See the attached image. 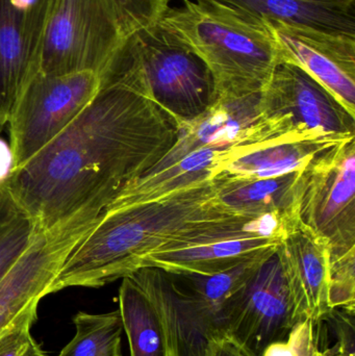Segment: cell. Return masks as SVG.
<instances>
[{
	"label": "cell",
	"instance_id": "cell-7",
	"mask_svg": "<svg viewBox=\"0 0 355 356\" xmlns=\"http://www.w3.org/2000/svg\"><path fill=\"white\" fill-rule=\"evenodd\" d=\"M258 112L275 139L355 137V116L320 83L296 65L281 63L258 100Z\"/></svg>",
	"mask_w": 355,
	"mask_h": 356
},
{
	"label": "cell",
	"instance_id": "cell-24",
	"mask_svg": "<svg viewBox=\"0 0 355 356\" xmlns=\"http://www.w3.org/2000/svg\"><path fill=\"white\" fill-rule=\"evenodd\" d=\"M329 297L331 311L354 312L355 248L329 257Z\"/></svg>",
	"mask_w": 355,
	"mask_h": 356
},
{
	"label": "cell",
	"instance_id": "cell-22",
	"mask_svg": "<svg viewBox=\"0 0 355 356\" xmlns=\"http://www.w3.org/2000/svg\"><path fill=\"white\" fill-rule=\"evenodd\" d=\"M268 257L214 274L169 273L179 288L210 307L218 319L221 307L251 278L261 264Z\"/></svg>",
	"mask_w": 355,
	"mask_h": 356
},
{
	"label": "cell",
	"instance_id": "cell-3",
	"mask_svg": "<svg viewBox=\"0 0 355 356\" xmlns=\"http://www.w3.org/2000/svg\"><path fill=\"white\" fill-rule=\"evenodd\" d=\"M160 20L206 63L217 100L262 93L276 67L279 49L264 20L214 0H183Z\"/></svg>",
	"mask_w": 355,
	"mask_h": 356
},
{
	"label": "cell",
	"instance_id": "cell-30",
	"mask_svg": "<svg viewBox=\"0 0 355 356\" xmlns=\"http://www.w3.org/2000/svg\"><path fill=\"white\" fill-rule=\"evenodd\" d=\"M14 169V158L10 144L0 138V184H3L12 175Z\"/></svg>",
	"mask_w": 355,
	"mask_h": 356
},
{
	"label": "cell",
	"instance_id": "cell-11",
	"mask_svg": "<svg viewBox=\"0 0 355 356\" xmlns=\"http://www.w3.org/2000/svg\"><path fill=\"white\" fill-rule=\"evenodd\" d=\"M101 216L81 213L47 229L37 228L26 248L0 280V336L50 294L63 264Z\"/></svg>",
	"mask_w": 355,
	"mask_h": 356
},
{
	"label": "cell",
	"instance_id": "cell-29",
	"mask_svg": "<svg viewBox=\"0 0 355 356\" xmlns=\"http://www.w3.org/2000/svg\"><path fill=\"white\" fill-rule=\"evenodd\" d=\"M204 356H254L224 334L210 339Z\"/></svg>",
	"mask_w": 355,
	"mask_h": 356
},
{
	"label": "cell",
	"instance_id": "cell-23",
	"mask_svg": "<svg viewBox=\"0 0 355 356\" xmlns=\"http://www.w3.org/2000/svg\"><path fill=\"white\" fill-rule=\"evenodd\" d=\"M37 227L4 184H0V280L31 242Z\"/></svg>",
	"mask_w": 355,
	"mask_h": 356
},
{
	"label": "cell",
	"instance_id": "cell-14",
	"mask_svg": "<svg viewBox=\"0 0 355 356\" xmlns=\"http://www.w3.org/2000/svg\"><path fill=\"white\" fill-rule=\"evenodd\" d=\"M129 276L158 312L168 356H204L210 339L222 334L216 314L179 288L165 270L143 267Z\"/></svg>",
	"mask_w": 355,
	"mask_h": 356
},
{
	"label": "cell",
	"instance_id": "cell-28",
	"mask_svg": "<svg viewBox=\"0 0 355 356\" xmlns=\"http://www.w3.org/2000/svg\"><path fill=\"white\" fill-rule=\"evenodd\" d=\"M355 313L344 309H333L325 322L331 324L336 342V356H355Z\"/></svg>",
	"mask_w": 355,
	"mask_h": 356
},
{
	"label": "cell",
	"instance_id": "cell-13",
	"mask_svg": "<svg viewBox=\"0 0 355 356\" xmlns=\"http://www.w3.org/2000/svg\"><path fill=\"white\" fill-rule=\"evenodd\" d=\"M264 21L274 38L281 63L306 71L355 116V37Z\"/></svg>",
	"mask_w": 355,
	"mask_h": 356
},
{
	"label": "cell",
	"instance_id": "cell-15",
	"mask_svg": "<svg viewBox=\"0 0 355 356\" xmlns=\"http://www.w3.org/2000/svg\"><path fill=\"white\" fill-rule=\"evenodd\" d=\"M276 252L300 321L325 322L331 312L327 242L296 215L283 222Z\"/></svg>",
	"mask_w": 355,
	"mask_h": 356
},
{
	"label": "cell",
	"instance_id": "cell-25",
	"mask_svg": "<svg viewBox=\"0 0 355 356\" xmlns=\"http://www.w3.org/2000/svg\"><path fill=\"white\" fill-rule=\"evenodd\" d=\"M38 309H31L17 318L0 336V356H47L31 336Z\"/></svg>",
	"mask_w": 355,
	"mask_h": 356
},
{
	"label": "cell",
	"instance_id": "cell-18",
	"mask_svg": "<svg viewBox=\"0 0 355 356\" xmlns=\"http://www.w3.org/2000/svg\"><path fill=\"white\" fill-rule=\"evenodd\" d=\"M261 20L355 37V0H214Z\"/></svg>",
	"mask_w": 355,
	"mask_h": 356
},
{
	"label": "cell",
	"instance_id": "cell-20",
	"mask_svg": "<svg viewBox=\"0 0 355 356\" xmlns=\"http://www.w3.org/2000/svg\"><path fill=\"white\" fill-rule=\"evenodd\" d=\"M118 301L131 356H168L158 312L143 289L129 275L122 278Z\"/></svg>",
	"mask_w": 355,
	"mask_h": 356
},
{
	"label": "cell",
	"instance_id": "cell-6",
	"mask_svg": "<svg viewBox=\"0 0 355 356\" xmlns=\"http://www.w3.org/2000/svg\"><path fill=\"white\" fill-rule=\"evenodd\" d=\"M126 39L115 0H56L39 71L101 76Z\"/></svg>",
	"mask_w": 355,
	"mask_h": 356
},
{
	"label": "cell",
	"instance_id": "cell-2",
	"mask_svg": "<svg viewBox=\"0 0 355 356\" xmlns=\"http://www.w3.org/2000/svg\"><path fill=\"white\" fill-rule=\"evenodd\" d=\"M242 217L217 198V180L206 178L147 202L104 211L63 264L50 294L67 288H101L139 269L152 251L188 232Z\"/></svg>",
	"mask_w": 355,
	"mask_h": 356
},
{
	"label": "cell",
	"instance_id": "cell-27",
	"mask_svg": "<svg viewBox=\"0 0 355 356\" xmlns=\"http://www.w3.org/2000/svg\"><path fill=\"white\" fill-rule=\"evenodd\" d=\"M125 37L160 20L168 10L169 0H115Z\"/></svg>",
	"mask_w": 355,
	"mask_h": 356
},
{
	"label": "cell",
	"instance_id": "cell-9",
	"mask_svg": "<svg viewBox=\"0 0 355 356\" xmlns=\"http://www.w3.org/2000/svg\"><path fill=\"white\" fill-rule=\"evenodd\" d=\"M297 217L327 242L329 257L355 248V137L302 169Z\"/></svg>",
	"mask_w": 355,
	"mask_h": 356
},
{
	"label": "cell",
	"instance_id": "cell-21",
	"mask_svg": "<svg viewBox=\"0 0 355 356\" xmlns=\"http://www.w3.org/2000/svg\"><path fill=\"white\" fill-rule=\"evenodd\" d=\"M75 334L56 356H123L120 313L90 314L79 312L73 317Z\"/></svg>",
	"mask_w": 355,
	"mask_h": 356
},
{
	"label": "cell",
	"instance_id": "cell-12",
	"mask_svg": "<svg viewBox=\"0 0 355 356\" xmlns=\"http://www.w3.org/2000/svg\"><path fill=\"white\" fill-rule=\"evenodd\" d=\"M56 0H0V127L39 71Z\"/></svg>",
	"mask_w": 355,
	"mask_h": 356
},
{
	"label": "cell",
	"instance_id": "cell-26",
	"mask_svg": "<svg viewBox=\"0 0 355 356\" xmlns=\"http://www.w3.org/2000/svg\"><path fill=\"white\" fill-rule=\"evenodd\" d=\"M262 356H333L322 342L320 330L310 322L300 324L287 342L275 343Z\"/></svg>",
	"mask_w": 355,
	"mask_h": 356
},
{
	"label": "cell",
	"instance_id": "cell-5",
	"mask_svg": "<svg viewBox=\"0 0 355 356\" xmlns=\"http://www.w3.org/2000/svg\"><path fill=\"white\" fill-rule=\"evenodd\" d=\"M283 221L273 217H235L170 241L146 255L140 268L171 273L214 274L276 252Z\"/></svg>",
	"mask_w": 355,
	"mask_h": 356
},
{
	"label": "cell",
	"instance_id": "cell-16",
	"mask_svg": "<svg viewBox=\"0 0 355 356\" xmlns=\"http://www.w3.org/2000/svg\"><path fill=\"white\" fill-rule=\"evenodd\" d=\"M261 94L238 100H217L199 118L179 125V137L170 152L149 171L168 168L202 147H226L281 141L269 133L258 112ZM148 171V172H149Z\"/></svg>",
	"mask_w": 355,
	"mask_h": 356
},
{
	"label": "cell",
	"instance_id": "cell-8",
	"mask_svg": "<svg viewBox=\"0 0 355 356\" xmlns=\"http://www.w3.org/2000/svg\"><path fill=\"white\" fill-rule=\"evenodd\" d=\"M100 76L90 71L45 74L38 71L15 102L8 124L14 169L58 137L93 98Z\"/></svg>",
	"mask_w": 355,
	"mask_h": 356
},
{
	"label": "cell",
	"instance_id": "cell-1",
	"mask_svg": "<svg viewBox=\"0 0 355 356\" xmlns=\"http://www.w3.org/2000/svg\"><path fill=\"white\" fill-rule=\"evenodd\" d=\"M179 133V122L150 96L129 37L89 104L4 186L40 229L101 213L163 160Z\"/></svg>",
	"mask_w": 355,
	"mask_h": 356
},
{
	"label": "cell",
	"instance_id": "cell-31",
	"mask_svg": "<svg viewBox=\"0 0 355 356\" xmlns=\"http://www.w3.org/2000/svg\"><path fill=\"white\" fill-rule=\"evenodd\" d=\"M1 131H2V129H1V127H0V134H1Z\"/></svg>",
	"mask_w": 355,
	"mask_h": 356
},
{
	"label": "cell",
	"instance_id": "cell-17",
	"mask_svg": "<svg viewBox=\"0 0 355 356\" xmlns=\"http://www.w3.org/2000/svg\"><path fill=\"white\" fill-rule=\"evenodd\" d=\"M302 170L261 179H227L216 175L221 205L242 217H273L286 221L297 215Z\"/></svg>",
	"mask_w": 355,
	"mask_h": 356
},
{
	"label": "cell",
	"instance_id": "cell-4",
	"mask_svg": "<svg viewBox=\"0 0 355 356\" xmlns=\"http://www.w3.org/2000/svg\"><path fill=\"white\" fill-rule=\"evenodd\" d=\"M129 38L150 96L179 125L199 118L216 104L210 69L160 19Z\"/></svg>",
	"mask_w": 355,
	"mask_h": 356
},
{
	"label": "cell",
	"instance_id": "cell-19",
	"mask_svg": "<svg viewBox=\"0 0 355 356\" xmlns=\"http://www.w3.org/2000/svg\"><path fill=\"white\" fill-rule=\"evenodd\" d=\"M342 142L304 139L269 142L223 165L214 177L235 180L281 177L302 170L321 152Z\"/></svg>",
	"mask_w": 355,
	"mask_h": 356
},
{
	"label": "cell",
	"instance_id": "cell-10",
	"mask_svg": "<svg viewBox=\"0 0 355 356\" xmlns=\"http://www.w3.org/2000/svg\"><path fill=\"white\" fill-rule=\"evenodd\" d=\"M218 323L222 334L254 356H262L270 345L289 340L302 322L277 252L265 259L251 278L224 303Z\"/></svg>",
	"mask_w": 355,
	"mask_h": 356
}]
</instances>
